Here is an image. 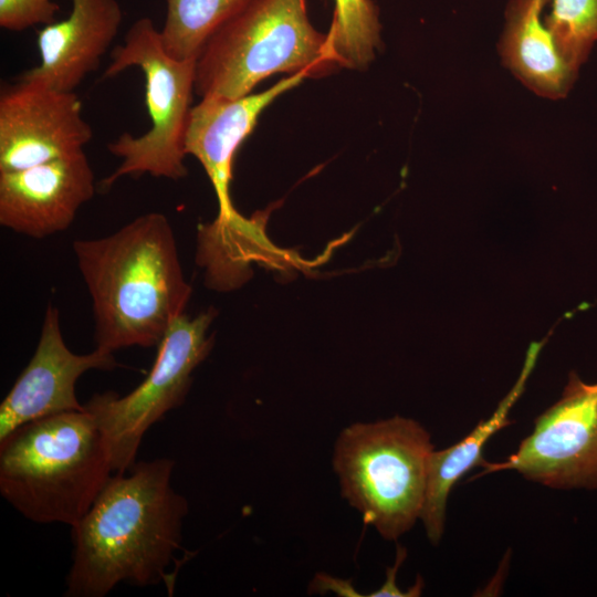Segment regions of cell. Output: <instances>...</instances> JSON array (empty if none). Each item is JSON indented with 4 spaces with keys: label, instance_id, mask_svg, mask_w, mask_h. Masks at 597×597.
I'll return each instance as SVG.
<instances>
[{
    "label": "cell",
    "instance_id": "15",
    "mask_svg": "<svg viewBox=\"0 0 597 597\" xmlns=\"http://www.w3.org/2000/svg\"><path fill=\"white\" fill-rule=\"evenodd\" d=\"M538 350V345L530 347L520 378L488 419L480 421L459 442L442 450H433L431 453L425 502L420 514V520L431 544L438 545L442 538L447 502L454 484L469 470L481 467L484 461L482 450L485 443L493 434L512 423L509 418L510 411L524 391Z\"/></svg>",
    "mask_w": 597,
    "mask_h": 597
},
{
    "label": "cell",
    "instance_id": "2",
    "mask_svg": "<svg viewBox=\"0 0 597 597\" xmlns=\"http://www.w3.org/2000/svg\"><path fill=\"white\" fill-rule=\"evenodd\" d=\"M73 250L92 300L96 347L158 346L191 296L168 218L142 214L109 235L74 241Z\"/></svg>",
    "mask_w": 597,
    "mask_h": 597
},
{
    "label": "cell",
    "instance_id": "4",
    "mask_svg": "<svg viewBox=\"0 0 597 597\" xmlns=\"http://www.w3.org/2000/svg\"><path fill=\"white\" fill-rule=\"evenodd\" d=\"M336 69L327 33L312 24L306 0H250L205 43L195 90L201 98H238L276 73L317 78Z\"/></svg>",
    "mask_w": 597,
    "mask_h": 597
},
{
    "label": "cell",
    "instance_id": "1",
    "mask_svg": "<svg viewBox=\"0 0 597 597\" xmlns=\"http://www.w3.org/2000/svg\"><path fill=\"white\" fill-rule=\"evenodd\" d=\"M168 458L135 462L111 476L72 526L67 597H104L119 583L156 585L181 543L188 502L171 485Z\"/></svg>",
    "mask_w": 597,
    "mask_h": 597
},
{
    "label": "cell",
    "instance_id": "7",
    "mask_svg": "<svg viewBox=\"0 0 597 597\" xmlns=\"http://www.w3.org/2000/svg\"><path fill=\"white\" fill-rule=\"evenodd\" d=\"M213 310L189 317L178 316L157 346L146 378L129 394H95L84 405L106 441L113 472L125 473L136 462L146 431L179 407L191 385V374L209 355L213 337L208 334Z\"/></svg>",
    "mask_w": 597,
    "mask_h": 597
},
{
    "label": "cell",
    "instance_id": "16",
    "mask_svg": "<svg viewBox=\"0 0 597 597\" xmlns=\"http://www.w3.org/2000/svg\"><path fill=\"white\" fill-rule=\"evenodd\" d=\"M250 0H166L161 39L179 60H197L208 39Z\"/></svg>",
    "mask_w": 597,
    "mask_h": 597
},
{
    "label": "cell",
    "instance_id": "5",
    "mask_svg": "<svg viewBox=\"0 0 597 597\" xmlns=\"http://www.w3.org/2000/svg\"><path fill=\"white\" fill-rule=\"evenodd\" d=\"M433 450L429 431L411 418L349 425L333 450L341 494L365 524L397 541L420 520Z\"/></svg>",
    "mask_w": 597,
    "mask_h": 597
},
{
    "label": "cell",
    "instance_id": "12",
    "mask_svg": "<svg viewBox=\"0 0 597 597\" xmlns=\"http://www.w3.org/2000/svg\"><path fill=\"white\" fill-rule=\"evenodd\" d=\"M94 193V172L84 150L0 172V224L42 239L66 230Z\"/></svg>",
    "mask_w": 597,
    "mask_h": 597
},
{
    "label": "cell",
    "instance_id": "6",
    "mask_svg": "<svg viewBox=\"0 0 597 597\" xmlns=\"http://www.w3.org/2000/svg\"><path fill=\"white\" fill-rule=\"evenodd\" d=\"M138 67L145 77L149 129L139 136L123 133L107 145L122 159L103 180L111 187L125 176L150 175L179 180L187 176L185 133L196 93V60H179L165 49L160 30L148 17L136 20L123 44L115 48L104 77Z\"/></svg>",
    "mask_w": 597,
    "mask_h": 597
},
{
    "label": "cell",
    "instance_id": "13",
    "mask_svg": "<svg viewBox=\"0 0 597 597\" xmlns=\"http://www.w3.org/2000/svg\"><path fill=\"white\" fill-rule=\"evenodd\" d=\"M123 22L117 0H72L69 15L38 33L40 62L19 80L73 92L97 70Z\"/></svg>",
    "mask_w": 597,
    "mask_h": 597
},
{
    "label": "cell",
    "instance_id": "14",
    "mask_svg": "<svg viewBox=\"0 0 597 597\" xmlns=\"http://www.w3.org/2000/svg\"><path fill=\"white\" fill-rule=\"evenodd\" d=\"M548 0H510L499 44L502 62L535 94L558 100L567 95L577 71L559 55L543 20Z\"/></svg>",
    "mask_w": 597,
    "mask_h": 597
},
{
    "label": "cell",
    "instance_id": "3",
    "mask_svg": "<svg viewBox=\"0 0 597 597\" xmlns=\"http://www.w3.org/2000/svg\"><path fill=\"white\" fill-rule=\"evenodd\" d=\"M113 472L92 415L64 411L27 422L0 440V492L35 523L75 525Z\"/></svg>",
    "mask_w": 597,
    "mask_h": 597
},
{
    "label": "cell",
    "instance_id": "18",
    "mask_svg": "<svg viewBox=\"0 0 597 597\" xmlns=\"http://www.w3.org/2000/svg\"><path fill=\"white\" fill-rule=\"evenodd\" d=\"M543 20L562 59L575 71L597 41V0H548Z\"/></svg>",
    "mask_w": 597,
    "mask_h": 597
},
{
    "label": "cell",
    "instance_id": "19",
    "mask_svg": "<svg viewBox=\"0 0 597 597\" xmlns=\"http://www.w3.org/2000/svg\"><path fill=\"white\" fill-rule=\"evenodd\" d=\"M60 7L53 0H0V27L21 32L55 21Z\"/></svg>",
    "mask_w": 597,
    "mask_h": 597
},
{
    "label": "cell",
    "instance_id": "10",
    "mask_svg": "<svg viewBox=\"0 0 597 597\" xmlns=\"http://www.w3.org/2000/svg\"><path fill=\"white\" fill-rule=\"evenodd\" d=\"M304 75H289L271 87L238 98L205 97L191 107L185 133V151L205 168L219 203L210 223L216 230L233 232L247 227L230 198L232 164L241 144L253 130L261 113L280 95L298 86Z\"/></svg>",
    "mask_w": 597,
    "mask_h": 597
},
{
    "label": "cell",
    "instance_id": "8",
    "mask_svg": "<svg viewBox=\"0 0 597 597\" xmlns=\"http://www.w3.org/2000/svg\"><path fill=\"white\" fill-rule=\"evenodd\" d=\"M480 468L475 478L512 470L552 489H597V383L570 371L561 398L535 418L515 452Z\"/></svg>",
    "mask_w": 597,
    "mask_h": 597
},
{
    "label": "cell",
    "instance_id": "20",
    "mask_svg": "<svg viewBox=\"0 0 597 597\" xmlns=\"http://www.w3.org/2000/svg\"><path fill=\"white\" fill-rule=\"evenodd\" d=\"M407 557V549L400 545L397 546V553H396V559H395V563L391 567H387L386 569V573H387V577H386V580L384 583V585L373 591L371 594H369L368 596H371V597H390V596H395V597H416V596H420L421 595V591H422V587H423V580L421 579L420 576L417 577V580L415 583V585L412 587L409 588V590L407 591H402L400 590L398 587H397V584H396V577H397V573H398V569L400 568L401 564L404 563V561L406 559Z\"/></svg>",
    "mask_w": 597,
    "mask_h": 597
},
{
    "label": "cell",
    "instance_id": "9",
    "mask_svg": "<svg viewBox=\"0 0 597 597\" xmlns=\"http://www.w3.org/2000/svg\"><path fill=\"white\" fill-rule=\"evenodd\" d=\"M93 129L73 91L19 80L0 93V172L84 150Z\"/></svg>",
    "mask_w": 597,
    "mask_h": 597
},
{
    "label": "cell",
    "instance_id": "11",
    "mask_svg": "<svg viewBox=\"0 0 597 597\" xmlns=\"http://www.w3.org/2000/svg\"><path fill=\"white\" fill-rule=\"evenodd\" d=\"M116 366L113 352L106 349L73 353L62 336L60 312L49 304L34 354L0 405V440L27 422L83 410L75 392L78 378L91 369Z\"/></svg>",
    "mask_w": 597,
    "mask_h": 597
},
{
    "label": "cell",
    "instance_id": "17",
    "mask_svg": "<svg viewBox=\"0 0 597 597\" xmlns=\"http://www.w3.org/2000/svg\"><path fill=\"white\" fill-rule=\"evenodd\" d=\"M327 41L339 66L365 70L381 45L378 6L373 0H334Z\"/></svg>",
    "mask_w": 597,
    "mask_h": 597
}]
</instances>
